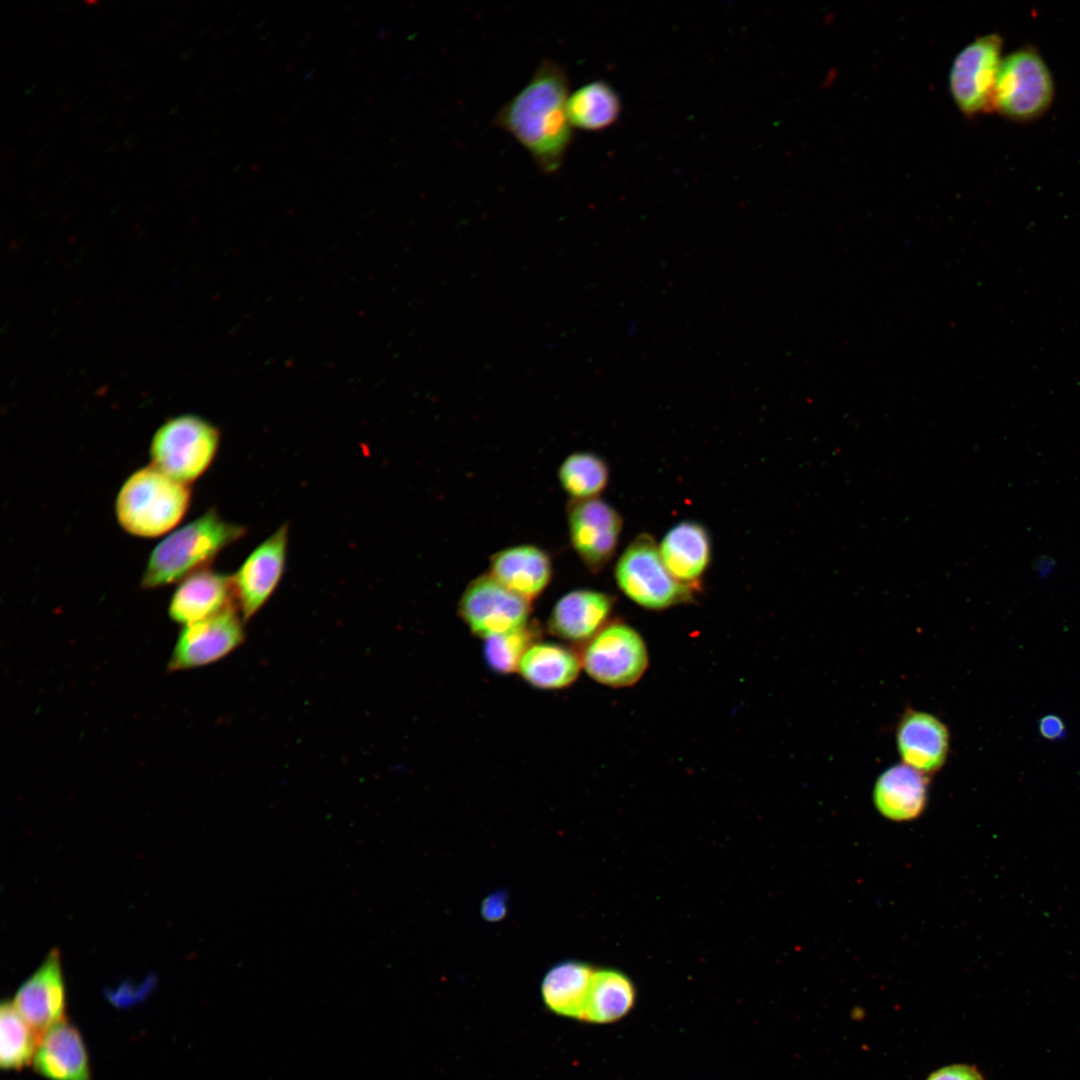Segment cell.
Here are the masks:
<instances>
[{"mask_svg":"<svg viewBox=\"0 0 1080 1080\" xmlns=\"http://www.w3.org/2000/svg\"><path fill=\"white\" fill-rule=\"evenodd\" d=\"M569 95L564 68L554 60L544 59L495 117L496 125L510 134L547 175L561 168L572 142Z\"/></svg>","mask_w":1080,"mask_h":1080,"instance_id":"obj_1","label":"cell"},{"mask_svg":"<svg viewBox=\"0 0 1080 1080\" xmlns=\"http://www.w3.org/2000/svg\"><path fill=\"white\" fill-rule=\"evenodd\" d=\"M244 534V527L225 521L215 510L207 511L171 533L152 550L142 576V587H163L206 569L220 551Z\"/></svg>","mask_w":1080,"mask_h":1080,"instance_id":"obj_2","label":"cell"},{"mask_svg":"<svg viewBox=\"0 0 1080 1080\" xmlns=\"http://www.w3.org/2000/svg\"><path fill=\"white\" fill-rule=\"evenodd\" d=\"M189 484L179 482L154 466L132 473L123 483L115 502L120 526L139 537L161 536L174 528L188 510Z\"/></svg>","mask_w":1080,"mask_h":1080,"instance_id":"obj_3","label":"cell"},{"mask_svg":"<svg viewBox=\"0 0 1080 1080\" xmlns=\"http://www.w3.org/2000/svg\"><path fill=\"white\" fill-rule=\"evenodd\" d=\"M614 576L619 589L648 610H664L693 600L695 590L679 583L667 570L654 538L636 536L618 558Z\"/></svg>","mask_w":1080,"mask_h":1080,"instance_id":"obj_4","label":"cell"},{"mask_svg":"<svg viewBox=\"0 0 1080 1080\" xmlns=\"http://www.w3.org/2000/svg\"><path fill=\"white\" fill-rule=\"evenodd\" d=\"M219 441L218 429L201 417L180 415L170 418L152 438V466L179 482L189 484L210 466Z\"/></svg>","mask_w":1080,"mask_h":1080,"instance_id":"obj_5","label":"cell"},{"mask_svg":"<svg viewBox=\"0 0 1080 1080\" xmlns=\"http://www.w3.org/2000/svg\"><path fill=\"white\" fill-rule=\"evenodd\" d=\"M1054 98L1051 72L1033 47L1019 48L1002 58L994 89L993 110L1016 122L1042 116Z\"/></svg>","mask_w":1080,"mask_h":1080,"instance_id":"obj_6","label":"cell"},{"mask_svg":"<svg viewBox=\"0 0 1080 1080\" xmlns=\"http://www.w3.org/2000/svg\"><path fill=\"white\" fill-rule=\"evenodd\" d=\"M580 658L582 667L593 680L613 688L636 684L649 663L642 636L621 621L607 623L584 644Z\"/></svg>","mask_w":1080,"mask_h":1080,"instance_id":"obj_7","label":"cell"},{"mask_svg":"<svg viewBox=\"0 0 1080 1080\" xmlns=\"http://www.w3.org/2000/svg\"><path fill=\"white\" fill-rule=\"evenodd\" d=\"M1001 51V36L989 33L974 39L955 57L949 73V89L955 104L967 117L993 110Z\"/></svg>","mask_w":1080,"mask_h":1080,"instance_id":"obj_8","label":"cell"},{"mask_svg":"<svg viewBox=\"0 0 1080 1080\" xmlns=\"http://www.w3.org/2000/svg\"><path fill=\"white\" fill-rule=\"evenodd\" d=\"M458 612L473 634L487 639L527 625L531 606L529 601L485 574L467 585Z\"/></svg>","mask_w":1080,"mask_h":1080,"instance_id":"obj_9","label":"cell"},{"mask_svg":"<svg viewBox=\"0 0 1080 1080\" xmlns=\"http://www.w3.org/2000/svg\"><path fill=\"white\" fill-rule=\"evenodd\" d=\"M572 547L592 573H599L613 558L623 528L619 512L599 498L571 500L567 507Z\"/></svg>","mask_w":1080,"mask_h":1080,"instance_id":"obj_10","label":"cell"},{"mask_svg":"<svg viewBox=\"0 0 1080 1080\" xmlns=\"http://www.w3.org/2000/svg\"><path fill=\"white\" fill-rule=\"evenodd\" d=\"M235 606L206 620L183 626L168 670L181 671L202 667L227 656L242 644L245 633Z\"/></svg>","mask_w":1080,"mask_h":1080,"instance_id":"obj_11","label":"cell"},{"mask_svg":"<svg viewBox=\"0 0 1080 1080\" xmlns=\"http://www.w3.org/2000/svg\"><path fill=\"white\" fill-rule=\"evenodd\" d=\"M287 542L285 524L256 547L231 576L235 604L244 621L253 617L276 589L284 572Z\"/></svg>","mask_w":1080,"mask_h":1080,"instance_id":"obj_12","label":"cell"},{"mask_svg":"<svg viewBox=\"0 0 1080 1080\" xmlns=\"http://www.w3.org/2000/svg\"><path fill=\"white\" fill-rule=\"evenodd\" d=\"M896 748L902 763L924 775L945 765L951 745L948 726L936 715L909 708L896 726Z\"/></svg>","mask_w":1080,"mask_h":1080,"instance_id":"obj_13","label":"cell"},{"mask_svg":"<svg viewBox=\"0 0 1080 1080\" xmlns=\"http://www.w3.org/2000/svg\"><path fill=\"white\" fill-rule=\"evenodd\" d=\"M13 1003L39 1038L65 1020L66 991L57 949L19 987Z\"/></svg>","mask_w":1080,"mask_h":1080,"instance_id":"obj_14","label":"cell"},{"mask_svg":"<svg viewBox=\"0 0 1080 1080\" xmlns=\"http://www.w3.org/2000/svg\"><path fill=\"white\" fill-rule=\"evenodd\" d=\"M235 605L231 576L203 569L180 582L171 597L168 612L174 622L186 626Z\"/></svg>","mask_w":1080,"mask_h":1080,"instance_id":"obj_15","label":"cell"},{"mask_svg":"<svg viewBox=\"0 0 1080 1080\" xmlns=\"http://www.w3.org/2000/svg\"><path fill=\"white\" fill-rule=\"evenodd\" d=\"M614 598L592 589H577L563 595L548 619L553 635L572 643L586 644L606 624Z\"/></svg>","mask_w":1080,"mask_h":1080,"instance_id":"obj_16","label":"cell"},{"mask_svg":"<svg viewBox=\"0 0 1080 1080\" xmlns=\"http://www.w3.org/2000/svg\"><path fill=\"white\" fill-rule=\"evenodd\" d=\"M32 1064L48 1080H92L82 1035L66 1019L41 1036Z\"/></svg>","mask_w":1080,"mask_h":1080,"instance_id":"obj_17","label":"cell"},{"mask_svg":"<svg viewBox=\"0 0 1080 1080\" xmlns=\"http://www.w3.org/2000/svg\"><path fill=\"white\" fill-rule=\"evenodd\" d=\"M658 546L674 579L696 591L711 562V540L707 529L695 521H682L665 534Z\"/></svg>","mask_w":1080,"mask_h":1080,"instance_id":"obj_18","label":"cell"},{"mask_svg":"<svg viewBox=\"0 0 1080 1080\" xmlns=\"http://www.w3.org/2000/svg\"><path fill=\"white\" fill-rule=\"evenodd\" d=\"M489 575L531 602L549 585L552 563L549 555L537 546H511L492 555Z\"/></svg>","mask_w":1080,"mask_h":1080,"instance_id":"obj_19","label":"cell"},{"mask_svg":"<svg viewBox=\"0 0 1080 1080\" xmlns=\"http://www.w3.org/2000/svg\"><path fill=\"white\" fill-rule=\"evenodd\" d=\"M926 775L904 763L886 768L873 788V801L878 811L895 821L918 817L927 803Z\"/></svg>","mask_w":1080,"mask_h":1080,"instance_id":"obj_20","label":"cell"},{"mask_svg":"<svg viewBox=\"0 0 1080 1080\" xmlns=\"http://www.w3.org/2000/svg\"><path fill=\"white\" fill-rule=\"evenodd\" d=\"M582 667L580 656L556 643L535 642L521 658L517 671L533 687L545 690L570 686Z\"/></svg>","mask_w":1080,"mask_h":1080,"instance_id":"obj_21","label":"cell"},{"mask_svg":"<svg viewBox=\"0 0 1080 1080\" xmlns=\"http://www.w3.org/2000/svg\"><path fill=\"white\" fill-rule=\"evenodd\" d=\"M594 970L580 961H563L550 968L541 983L546 1008L558 1016L582 1021Z\"/></svg>","mask_w":1080,"mask_h":1080,"instance_id":"obj_22","label":"cell"},{"mask_svg":"<svg viewBox=\"0 0 1080 1080\" xmlns=\"http://www.w3.org/2000/svg\"><path fill=\"white\" fill-rule=\"evenodd\" d=\"M634 1001V987L624 974L611 969L594 971L582 1021L613 1023L629 1013Z\"/></svg>","mask_w":1080,"mask_h":1080,"instance_id":"obj_23","label":"cell"},{"mask_svg":"<svg viewBox=\"0 0 1080 1080\" xmlns=\"http://www.w3.org/2000/svg\"><path fill=\"white\" fill-rule=\"evenodd\" d=\"M567 112L572 127L599 131L615 122L620 112V101L607 83L589 82L569 95Z\"/></svg>","mask_w":1080,"mask_h":1080,"instance_id":"obj_24","label":"cell"},{"mask_svg":"<svg viewBox=\"0 0 1080 1080\" xmlns=\"http://www.w3.org/2000/svg\"><path fill=\"white\" fill-rule=\"evenodd\" d=\"M39 1041V1036L19 1013L13 1001H2L0 1006L1 1068L21 1070L32 1064Z\"/></svg>","mask_w":1080,"mask_h":1080,"instance_id":"obj_25","label":"cell"},{"mask_svg":"<svg viewBox=\"0 0 1080 1080\" xmlns=\"http://www.w3.org/2000/svg\"><path fill=\"white\" fill-rule=\"evenodd\" d=\"M558 478L571 500L598 498L608 484L609 469L598 455L575 452L561 463Z\"/></svg>","mask_w":1080,"mask_h":1080,"instance_id":"obj_26","label":"cell"},{"mask_svg":"<svg viewBox=\"0 0 1080 1080\" xmlns=\"http://www.w3.org/2000/svg\"><path fill=\"white\" fill-rule=\"evenodd\" d=\"M539 635L538 625L529 622L517 630L484 639L487 664L492 670L502 674L517 671L521 658L528 648L537 642Z\"/></svg>","mask_w":1080,"mask_h":1080,"instance_id":"obj_27","label":"cell"},{"mask_svg":"<svg viewBox=\"0 0 1080 1080\" xmlns=\"http://www.w3.org/2000/svg\"><path fill=\"white\" fill-rule=\"evenodd\" d=\"M926 1080H985L980 1071L971 1065L953 1064L941 1067Z\"/></svg>","mask_w":1080,"mask_h":1080,"instance_id":"obj_28","label":"cell"},{"mask_svg":"<svg viewBox=\"0 0 1080 1080\" xmlns=\"http://www.w3.org/2000/svg\"><path fill=\"white\" fill-rule=\"evenodd\" d=\"M507 913V896L503 891L488 895L482 902L481 914L487 921H499Z\"/></svg>","mask_w":1080,"mask_h":1080,"instance_id":"obj_29","label":"cell"},{"mask_svg":"<svg viewBox=\"0 0 1080 1080\" xmlns=\"http://www.w3.org/2000/svg\"><path fill=\"white\" fill-rule=\"evenodd\" d=\"M1039 734L1050 741H1057L1066 736V726L1061 717L1056 714H1046L1038 721Z\"/></svg>","mask_w":1080,"mask_h":1080,"instance_id":"obj_30","label":"cell"}]
</instances>
